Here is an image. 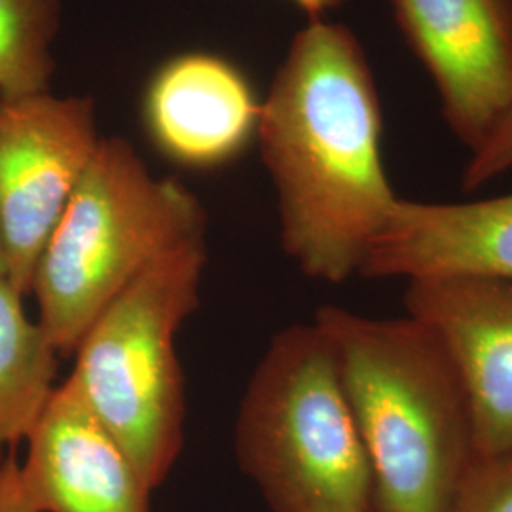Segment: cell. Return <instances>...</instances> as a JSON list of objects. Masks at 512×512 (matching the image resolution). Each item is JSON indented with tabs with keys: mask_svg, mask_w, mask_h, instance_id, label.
<instances>
[{
	"mask_svg": "<svg viewBox=\"0 0 512 512\" xmlns=\"http://www.w3.org/2000/svg\"><path fill=\"white\" fill-rule=\"evenodd\" d=\"M198 198L154 177L122 137L101 139L38 258V323L59 355L78 348L97 315L162 256L205 239Z\"/></svg>",
	"mask_w": 512,
	"mask_h": 512,
	"instance_id": "obj_3",
	"label": "cell"
},
{
	"mask_svg": "<svg viewBox=\"0 0 512 512\" xmlns=\"http://www.w3.org/2000/svg\"><path fill=\"white\" fill-rule=\"evenodd\" d=\"M256 139L277 190L285 253L311 279L359 274L399 196L382 160L378 88L348 27L311 19L294 37Z\"/></svg>",
	"mask_w": 512,
	"mask_h": 512,
	"instance_id": "obj_1",
	"label": "cell"
},
{
	"mask_svg": "<svg viewBox=\"0 0 512 512\" xmlns=\"http://www.w3.org/2000/svg\"><path fill=\"white\" fill-rule=\"evenodd\" d=\"M101 139L86 97L0 95V236L19 293H31L38 258Z\"/></svg>",
	"mask_w": 512,
	"mask_h": 512,
	"instance_id": "obj_6",
	"label": "cell"
},
{
	"mask_svg": "<svg viewBox=\"0 0 512 512\" xmlns=\"http://www.w3.org/2000/svg\"><path fill=\"white\" fill-rule=\"evenodd\" d=\"M59 0H0V95L48 92Z\"/></svg>",
	"mask_w": 512,
	"mask_h": 512,
	"instance_id": "obj_13",
	"label": "cell"
},
{
	"mask_svg": "<svg viewBox=\"0 0 512 512\" xmlns=\"http://www.w3.org/2000/svg\"><path fill=\"white\" fill-rule=\"evenodd\" d=\"M512 169V114L495 129L482 147L471 152L463 171V188L476 190Z\"/></svg>",
	"mask_w": 512,
	"mask_h": 512,
	"instance_id": "obj_15",
	"label": "cell"
},
{
	"mask_svg": "<svg viewBox=\"0 0 512 512\" xmlns=\"http://www.w3.org/2000/svg\"><path fill=\"white\" fill-rule=\"evenodd\" d=\"M23 296L0 275V461L29 437L55 389L59 351L25 313Z\"/></svg>",
	"mask_w": 512,
	"mask_h": 512,
	"instance_id": "obj_12",
	"label": "cell"
},
{
	"mask_svg": "<svg viewBox=\"0 0 512 512\" xmlns=\"http://www.w3.org/2000/svg\"><path fill=\"white\" fill-rule=\"evenodd\" d=\"M0 275H6V258H4V247H2V236H0Z\"/></svg>",
	"mask_w": 512,
	"mask_h": 512,
	"instance_id": "obj_18",
	"label": "cell"
},
{
	"mask_svg": "<svg viewBox=\"0 0 512 512\" xmlns=\"http://www.w3.org/2000/svg\"><path fill=\"white\" fill-rule=\"evenodd\" d=\"M406 313L439 336L471 406L476 454L512 450V281L488 275L410 279Z\"/></svg>",
	"mask_w": 512,
	"mask_h": 512,
	"instance_id": "obj_8",
	"label": "cell"
},
{
	"mask_svg": "<svg viewBox=\"0 0 512 512\" xmlns=\"http://www.w3.org/2000/svg\"><path fill=\"white\" fill-rule=\"evenodd\" d=\"M0 512H38L23 492L14 450L0 461Z\"/></svg>",
	"mask_w": 512,
	"mask_h": 512,
	"instance_id": "obj_16",
	"label": "cell"
},
{
	"mask_svg": "<svg viewBox=\"0 0 512 512\" xmlns=\"http://www.w3.org/2000/svg\"><path fill=\"white\" fill-rule=\"evenodd\" d=\"M262 103L247 76L219 55H175L152 74L143 126L169 162L186 169L232 164L256 137Z\"/></svg>",
	"mask_w": 512,
	"mask_h": 512,
	"instance_id": "obj_10",
	"label": "cell"
},
{
	"mask_svg": "<svg viewBox=\"0 0 512 512\" xmlns=\"http://www.w3.org/2000/svg\"><path fill=\"white\" fill-rule=\"evenodd\" d=\"M239 465L272 512H374V480L327 334L274 336L236 423Z\"/></svg>",
	"mask_w": 512,
	"mask_h": 512,
	"instance_id": "obj_4",
	"label": "cell"
},
{
	"mask_svg": "<svg viewBox=\"0 0 512 512\" xmlns=\"http://www.w3.org/2000/svg\"><path fill=\"white\" fill-rule=\"evenodd\" d=\"M359 275L406 281L488 275L512 281V194L467 203L399 198Z\"/></svg>",
	"mask_w": 512,
	"mask_h": 512,
	"instance_id": "obj_11",
	"label": "cell"
},
{
	"mask_svg": "<svg viewBox=\"0 0 512 512\" xmlns=\"http://www.w3.org/2000/svg\"><path fill=\"white\" fill-rule=\"evenodd\" d=\"M448 512H512V450L475 454Z\"/></svg>",
	"mask_w": 512,
	"mask_h": 512,
	"instance_id": "obj_14",
	"label": "cell"
},
{
	"mask_svg": "<svg viewBox=\"0 0 512 512\" xmlns=\"http://www.w3.org/2000/svg\"><path fill=\"white\" fill-rule=\"evenodd\" d=\"M327 334L374 480V512H448L475 458L471 406L439 336L412 315L323 306Z\"/></svg>",
	"mask_w": 512,
	"mask_h": 512,
	"instance_id": "obj_2",
	"label": "cell"
},
{
	"mask_svg": "<svg viewBox=\"0 0 512 512\" xmlns=\"http://www.w3.org/2000/svg\"><path fill=\"white\" fill-rule=\"evenodd\" d=\"M205 239L162 256L97 315L69 380L137 465L162 486L183 448L184 378L175 338L200 302Z\"/></svg>",
	"mask_w": 512,
	"mask_h": 512,
	"instance_id": "obj_5",
	"label": "cell"
},
{
	"mask_svg": "<svg viewBox=\"0 0 512 512\" xmlns=\"http://www.w3.org/2000/svg\"><path fill=\"white\" fill-rule=\"evenodd\" d=\"M296 6H300L311 19H321L332 8L340 6L344 0H293Z\"/></svg>",
	"mask_w": 512,
	"mask_h": 512,
	"instance_id": "obj_17",
	"label": "cell"
},
{
	"mask_svg": "<svg viewBox=\"0 0 512 512\" xmlns=\"http://www.w3.org/2000/svg\"><path fill=\"white\" fill-rule=\"evenodd\" d=\"M442 116L475 152L512 114V0H389Z\"/></svg>",
	"mask_w": 512,
	"mask_h": 512,
	"instance_id": "obj_7",
	"label": "cell"
},
{
	"mask_svg": "<svg viewBox=\"0 0 512 512\" xmlns=\"http://www.w3.org/2000/svg\"><path fill=\"white\" fill-rule=\"evenodd\" d=\"M27 439L19 478L38 512H148L145 478L69 378Z\"/></svg>",
	"mask_w": 512,
	"mask_h": 512,
	"instance_id": "obj_9",
	"label": "cell"
}]
</instances>
